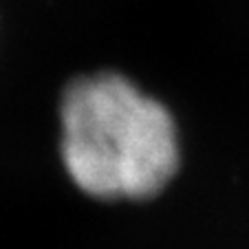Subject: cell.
I'll list each match as a JSON object with an SVG mask.
<instances>
[{"label": "cell", "mask_w": 249, "mask_h": 249, "mask_svg": "<svg viewBox=\"0 0 249 249\" xmlns=\"http://www.w3.org/2000/svg\"><path fill=\"white\" fill-rule=\"evenodd\" d=\"M62 159L95 198H150L179 168L170 110L117 73L71 82L62 97Z\"/></svg>", "instance_id": "cell-1"}]
</instances>
